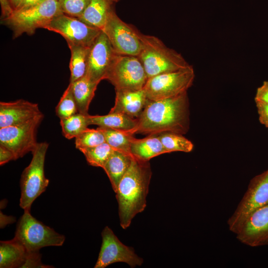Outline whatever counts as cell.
Segmentation results:
<instances>
[{"label":"cell","mask_w":268,"mask_h":268,"mask_svg":"<svg viewBox=\"0 0 268 268\" xmlns=\"http://www.w3.org/2000/svg\"><path fill=\"white\" fill-rule=\"evenodd\" d=\"M29 252L19 242L13 238L0 243V268H22Z\"/></svg>","instance_id":"cell-21"},{"label":"cell","mask_w":268,"mask_h":268,"mask_svg":"<svg viewBox=\"0 0 268 268\" xmlns=\"http://www.w3.org/2000/svg\"><path fill=\"white\" fill-rule=\"evenodd\" d=\"M13 160H15V159L13 153L6 147L0 144V165H2Z\"/></svg>","instance_id":"cell-34"},{"label":"cell","mask_w":268,"mask_h":268,"mask_svg":"<svg viewBox=\"0 0 268 268\" xmlns=\"http://www.w3.org/2000/svg\"><path fill=\"white\" fill-rule=\"evenodd\" d=\"M116 54L107 37L101 31L90 48L86 75L99 83L105 79Z\"/></svg>","instance_id":"cell-14"},{"label":"cell","mask_w":268,"mask_h":268,"mask_svg":"<svg viewBox=\"0 0 268 268\" xmlns=\"http://www.w3.org/2000/svg\"><path fill=\"white\" fill-rule=\"evenodd\" d=\"M235 234L238 240L248 246L268 245V204L252 212Z\"/></svg>","instance_id":"cell-15"},{"label":"cell","mask_w":268,"mask_h":268,"mask_svg":"<svg viewBox=\"0 0 268 268\" xmlns=\"http://www.w3.org/2000/svg\"><path fill=\"white\" fill-rule=\"evenodd\" d=\"M43 118L41 113L26 123L0 128V144L9 149L15 160L32 152L38 143L37 129Z\"/></svg>","instance_id":"cell-11"},{"label":"cell","mask_w":268,"mask_h":268,"mask_svg":"<svg viewBox=\"0 0 268 268\" xmlns=\"http://www.w3.org/2000/svg\"><path fill=\"white\" fill-rule=\"evenodd\" d=\"M131 153L138 160L149 161L154 157L167 153V151L158 134H151L140 139L134 137L131 143Z\"/></svg>","instance_id":"cell-18"},{"label":"cell","mask_w":268,"mask_h":268,"mask_svg":"<svg viewBox=\"0 0 268 268\" xmlns=\"http://www.w3.org/2000/svg\"><path fill=\"white\" fill-rule=\"evenodd\" d=\"M49 143L38 142L32 152V158L23 170L20 180V206L30 210L34 201L46 190L49 180L45 175L44 164Z\"/></svg>","instance_id":"cell-5"},{"label":"cell","mask_w":268,"mask_h":268,"mask_svg":"<svg viewBox=\"0 0 268 268\" xmlns=\"http://www.w3.org/2000/svg\"><path fill=\"white\" fill-rule=\"evenodd\" d=\"M44 29L61 35L68 45L86 47L91 46L102 31L63 12L54 17Z\"/></svg>","instance_id":"cell-12"},{"label":"cell","mask_w":268,"mask_h":268,"mask_svg":"<svg viewBox=\"0 0 268 268\" xmlns=\"http://www.w3.org/2000/svg\"><path fill=\"white\" fill-rule=\"evenodd\" d=\"M44 0H23L20 6L17 10L24 9L30 7L31 6L37 4Z\"/></svg>","instance_id":"cell-36"},{"label":"cell","mask_w":268,"mask_h":268,"mask_svg":"<svg viewBox=\"0 0 268 268\" xmlns=\"http://www.w3.org/2000/svg\"><path fill=\"white\" fill-rule=\"evenodd\" d=\"M30 210H24L17 223L13 238L31 252L39 251L45 247L62 246L65 236L36 219Z\"/></svg>","instance_id":"cell-6"},{"label":"cell","mask_w":268,"mask_h":268,"mask_svg":"<svg viewBox=\"0 0 268 268\" xmlns=\"http://www.w3.org/2000/svg\"><path fill=\"white\" fill-rule=\"evenodd\" d=\"M189 100L187 92L178 96L148 101L136 127L134 134H158L165 132L186 134L190 128Z\"/></svg>","instance_id":"cell-1"},{"label":"cell","mask_w":268,"mask_h":268,"mask_svg":"<svg viewBox=\"0 0 268 268\" xmlns=\"http://www.w3.org/2000/svg\"><path fill=\"white\" fill-rule=\"evenodd\" d=\"M78 113L87 115L90 104L94 96L99 83L93 81L86 75L69 83Z\"/></svg>","instance_id":"cell-22"},{"label":"cell","mask_w":268,"mask_h":268,"mask_svg":"<svg viewBox=\"0 0 268 268\" xmlns=\"http://www.w3.org/2000/svg\"><path fill=\"white\" fill-rule=\"evenodd\" d=\"M255 100L268 103V80L257 88Z\"/></svg>","instance_id":"cell-33"},{"label":"cell","mask_w":268,"mask_h":268,"mask_svg":"<svg viewBox=\"0 0 268 268\" xmlns=\"http://www.w3.org/2000/svg\"><path fill=\"white\" fill-rule=\"evenodd\" d=\"M57 0L59 1L60 0Z\"/></svg>","instance_id":"cell-38"},{"label":"cell","mask_w":268,"mask_h":268,"mask_svg":"<svg viewBox=\"0 0 268 268\" xmlns=\"http://www.w3.org/2000/svg\"><path fill=\"white\" fill-rule=\"evenodd\" d=\"M183 134L165 132L158 135L167 153L174 151L190 152L192 151L193 143Z\"/></svg>","instance_id":"cell-27"},{"label":"cell","mask_w":268,"mask_h":268,"mask_svg":"<svg viewBox=\"0 0 268 268\" xmlns=\"http://www.w3.org/2000/svg\"><path fill=\"white\" fill-rule=\"evenodd\" d=\"M88 115L77 113L67 118L60 119L63 135L68 139L75 138L87 129L89 125Z\"/></svg>","instance_id":"cell-26"},{"label":"cell","mask_w":268,"mask_h":268,"mask_svg":"<svg viewBox=\"0 0 268 268\" xmlns=\"http://www.w3.org/2000/svg\"><path fill=\"white\" fill-rule=\"evenodd\" d=\"M89 125L131 132L137 126V119H134L118 113H109L106 115H88Z\"/></svg>","instance_id":"cell-23"},{"label":"cell","mask_w":268,"mask_h":268,"mask_svg":"<svg viewBox=\"0 0 268 268\" xmlns=\"http://www.w3.org/2000/svg\"><path fill=\"white\" fill-rule=\"evenodd\" d=\"M148 99L144 89L136 91H116L115 102L110 113H118L137 119Z\"/></svg>","instance_id":"cell-17"},{"label":"cell","mask_w":268,"mask_h":268,"mask_svg":"<svg viewBox=\"0 0 268 268\" xmlns=\"http://www.w3.org/2000/svg\"><path fill=\"white\" fill-rule=\"evenodd\" d=\"M23 0H10L14 10H17L20 6Z\"/></svg>","instance_id":"cell-37"},{"label":"cell","mask_w":268,"mask_h":268,"mask_svg":"<svg viewBox=\"0 0 268 268\" xmlns=\"http://www.w3.org/2000/svg\"><path fill=\"white\" fill-rule=\"evenodd\" d=\"M120 0H90L82 14L78 18L101 30L110 13Z\"/></svg>","instance_id":"cell-20"},{"label":"cell","mask_w":268,"mask_h":268,"mask_svg":"<svg viewBox=\"0 0 268 268\" xmlns=\"http://www.w3.org/2000/svg\"><path fill=\"white\" fill-rule=\"evenodd\" d=\"M102 244L94 268H105L110 265L123 262L132 268L140 266L143 259L134 250L123 244L108 226L101 233Z\"/></svg>","instance_id":"cell-13"},{"label":"cell","mask_w":268,"mask_h":268,"mask_svg":"<svg viewBox=\"0 0 268 268\" xmlns=\"http://www.w3.org/2000/svg\"><path fill=\"white\" fill-rule=\"evenodd\" d=\"M260 123L268 128V103L255 101Z\"/></svg>","instance_id":"cell-32"},{"label":"cell","mask_w":268,"mask_h":268,"mask_svg":"<svg viewBox=\"0 0 268 268\" xmlns=\"http://www.w3.org/2000/svg\"><path fill=\"white\" fill-rule=\"evenodd\" d=\"M1 19L9 17L13 13L14 9L11 4L10 0H0Z\"/></svg>","instance_id":"cell-35"},{"label":"cell","mask_w":268,"mask_h":268,"mask_svg":"<svg viewBox=\"0 0 268 268\" xmlns=\"http://www.w3.org/2000/svg\"><path fill=\"white\" fill-rule=\"evenodd\" d=\"M105 79L114 86L116 91H136L144 88L148 78L137 57L116 54Z\"/></svg>","instance_id":"cell-7"},{"label":"cell","mask_w":268,"mask_h":268,"mask_svg":"<svg viewBox=\"0 0 268 268\" xmlns=\"http://www.w3.org/2000/svg\"><path fill=\"white\" fill-rule=\"evenodd\" d=\"M77 113L78 111L76 104L69 84L56 107V113L61 119L67 118Z\"/></svg>","instance_id":"cell-30"},{"label":"cell","mask_w":268,"mask_h":268,"mask_svg":"<svg viewBox=\"0 0 268 268\" xmlns=\"http://www.w3.org/2000/svg\"><path fill=\"white\" fill-rule=\"evenodd\" d=\"M90 0H60L62 11L68 15L79 18L87 7Z\"/></svg>","instance_id":"cell-31"},{"label":"cell","mask_w":268,"mask_h":268,"mask_svg":"<svg viewBox=\"0 0 268 268\" xmlns=\"http://www.w3.org/2000/svg\"><path fill=\"white\" fill-rule=\"evenodd\" d=\"M98 128L103 133L106 142L113 149L131 154V143L135 137L134 134L129 131L101 127Z\"/></svg>","instance_id":"cell-25"},{"label":"cell","mask_w":268,"mask_h":268,"mask_svg":"<svg viewBox=\"0 0 268 268\" xmlns=\"http://www.w3.org/2000/svg\"><path fill=\"white\" fill-rule=\"evenodd\" d=\"M151 175L149 161L134 157L121 180L116 193L120 225L123 229L129 227L134 216L145 208Z\"/></svg>","instance_id":"cell-2"},{"label":"cell","mask_w":268,"mask_h":268,"mask_svg":"<svg viewBox=\"0 0 268 268\" xmlns=\"http://www.w3.org/2000/svg\"><path fill=\"white\" fill-rule=\"evenodd\" d=\"M106 142L102 132L96 129L87 128L75 138V147L79 150L91 147Z\"/></svg>","instance_id":"cell-29"},{"label":"cell","mask_w":268,"mask_h":268,"mask_svg":"<svg viewBox=\"0 0 268 268\" xmlns=\"http://www.w3.org/2000/svg\"><path fill=\"white\" fill-rule=\"evenodd\" d=\"M268 204V170L254 177L227 223L230 230L235 233L254 211Z\"/></svg>","instance_id":"cell-9"},{"label":"cell","mask_w":268,"mask_h":268,"mask_svg":"<svg viewBox=\"0 0 268 268\" xmlns=\"http://www.w3.org/2000/svg\"><path fill=\"white\" fill-rule=\"evenodd\" d=\"M109 39L115 52L119 55L137 57L141 48V41L137 29L123 21L115 9L109 14L101 30Z\"/></svg>","instance_id":"cell-10"},{"label":"cell","mask_w":268,"mask_h":268,"mask_svg":"<svg viewBox=\"0 0 268 268\" xmlns=\"http://www.w3.org/2000/svg\"><path fill=\"white\" fill-rule=\"evenodd\" d=\"M195 77L194 68L190 65L148 78L143 89L149 100L169 98L187 92L193 85Z\"/></svg>","instance_id":"cell-8"},{"label":"cell","mask_w":268,"mask_h":268,"mask_svg":"<svg viewBox=\"0 0 268 268\" xmlns=\"http://www.w3.org/2000/svg\"><path fill=\"white\" fill-rule=\"evenodd\" d=\"M68 46L71 53L69 65L70 72L69 83H72L86 75L90 47L75 45Z\"/></svg>","instance_id":"cell-24"},{"label":"cell","mask_w":268,"mask_h":268,"mask_svg":"<svg viewBox=\"0 0 268 268\" xmlns=\"http://www.w3.org/2000/svg\"><path fill=\"white\" fill-rule=\"evenodd\" d=\"M42 113L38 105L23 99L0 102V128L26 123Z\"/></svg>","instance_id":"cell-16"},{"label":"cell","mask_w":268,"mask_h":268,"mask_svg":"<svg viewBox=\"0 0 268 268\" xmlns=\"http://www.w3.org/2000/svg\"><path fill=\"white\" fill-rule=\"evenodd\" d=\"M142 43L137 56L148 79L160 74L185 68L189 65L182 55L167 47L158 38L145 35L137 30Z\"/></svg>","instance_id":"cell-3"},{"label":"cell","mask_w":268,"mask_h":268,"mask_svg":"<svg viewBox=\"0 0 268 268\" xmlns=\"http://www.w3.org/2000/svg\"><path fill=\"white\" fill-rule=\"evenodd\" d=\"M133 158L130 154L114 149L105 163L103 169L115 193L121 180L130 168Z\"/></svg>","instance_id":"cell-19"},{"label":"cell","mask_w":268,"mask_h":268,"mask_svg":"<svg viewBox=\"0 0 268 268\" xmlns=\"http://www.w3.org/2000/svg\"><path fill=\"white\" fill-rule=\"evenodd\" d=\"M63 13L57 0H44L30 7L14 10L9 17L2 19L1 23L8 27L16 38L24 33L34 34L36 29L45 28L53 19Z\"/></svg>","instance_id":"cell-4"},{"label":"cell","mask_w":268,"mask_h":268,"mask_svg":"<svg viewBox=\"0 0 268 268\" xmlns=\"http://www.w3.org/2000/svg\"><path fill=\"white\" fill-rule=\"evenodd\" d=\"M114 149L106 142L81 149L87 163L91 166L103 168Z\"/></svg>","instance_id":"cell-28"}]
</instances>
